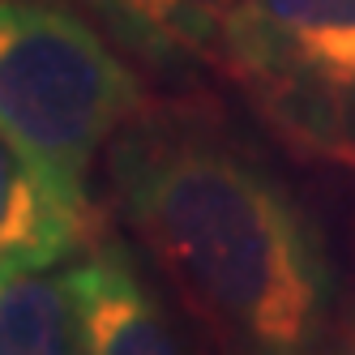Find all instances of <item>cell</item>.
<instances>
[{"instance_id":"obj_1","label":"cell","mask_w":355,"mask_h":355,"mask_svg":"<svg viewBox=\"0 0 355 355\" xmlns=\"http://www.w3.org/2000/svg\"><path fill=\"white\" fill-rule=\"evenodd\" d=\"M112 210L223 355H334L347 329L325 227L257 137L201 98L146 103L103 155Z\"/></svg>"},{"instance_id":"obj_2","label":"cell","mask_w":355,"mask_h":355,"mask_svg":"<svg viewBox=\"0 0 355 355\" xmlns=\"http://www.w3.org/2000/svg\"><path fill=\"white\" fill-rule=\"evenodd\" d=\"M146 98L137 64L78 0H0V137L90 206V171Z\"/></svg>"},{"instance_id":"obj_3","label":"cell","mask_w":355,"mask_h":355,"mask_svg":"<svg viewBox=\"0 0 355 355\" xmlns=\"http://www.w3.org/2000/svg\"><path fill=\"white\" fill-rule=\"evenodd\" d=\"M218 69L291 150L355 167V0H248Z\"/></svg>"},{"instance_id":"obj_4","label":"cell","mask_w":355,"mask_h":355,"mask_svg":"<svg viewBox=\"0 0 355 355\" xmlns=\"http://www.w3.org/2000/svg\"><path fill=\"white\" fill-rule=\"evenodd\" d=\"M60 283L78 355H206L129 240L94 227L60 266Z\"/></svg>"},{"instance_id":"obj_5","label":"cell","mask_w":355,"mask_h":355,"mask_svg":"<svg viewBox=\"0 0 355 355\" xmlns=\"http://www.w3.org/2000/svg\"><path fill=\"white\" fill-rule=\"evenodd\" d=\"M150 82H189L223 64V47L248 0H78Z\"/></svg>"},{"instance_id":"obj_6","label":"cell","mask_w":355,"mask_h":355,"mask_svg":"<svg viewBox=\"0 0 355 355\" xmlns=\"http://www.w3.org/2000/svg\"><path fill=\"white\" fill-rule=\"evenodd\" d=\"M90 232L94 214L73 206L31 155L0 137V287L26 274L60 270Z\"/></svg>"},{"instance_id":"obj_7","label":"cell","mask_w":355,"mask_h":355,"mask_svg":"<svg viewBox=\"0 0 355 355\" xmlns=\"http://www.w3.org/2000/svg\"><path fill=\"white\" fill-rule=\"evenodd\" d=\"M0 355H78L60 270L0 287Z\"/></svg>"},{"instance_id":"obj_8","label":"cell","mask_w":355,"mask_h":355,"mask_svg":"<svg viewBox=\"0 0 355 355\" xmlns=\"http://www.w3.org/2000/svg\"><path fill=\"white\" fill-rule=\"evenodd\" d=\"M334 355H355V313L347 317V329H343V343H338V351Z\"/></svg>"}]
</instances>
